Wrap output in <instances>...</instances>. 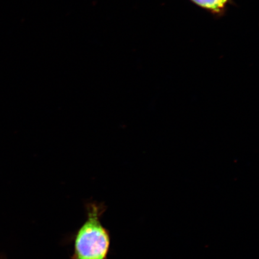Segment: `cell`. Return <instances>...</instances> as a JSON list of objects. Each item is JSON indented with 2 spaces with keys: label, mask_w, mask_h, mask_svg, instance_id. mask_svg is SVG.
<instances>
[{
  "label": "cell",
  "mask_w": 259,
  "mask_h": 259,
  "mask_svg": "<svg viewBox=\"0 0 259 259\" xmlns=\"http://www.w3.org/2000/svg\"><path fill=\"white\" fill-rule=\"evenodd\" d=\"M87 218L73 239L70 259H108L111 249V234L102 223L106 209L104 202H89L85 205Z\"/></svg>",
  "instance_id": "6da1fadb"
},
{
  "label": "cell",
  "mask_w": 259,
  "mask_h": 259,
  "mask_svg": "<svg viewBox=\"0 0 259 259\" xmlns=\"http://www.w3.org/2000/svg\"><path fill=\"white\" fill-rule=\"evenodd\" d=\"M196 5L209 11L220 13L225 10L229 0H191Z\"/></svg>",
  "instance_id": "7a4b0ae2"
}]
</instances>
